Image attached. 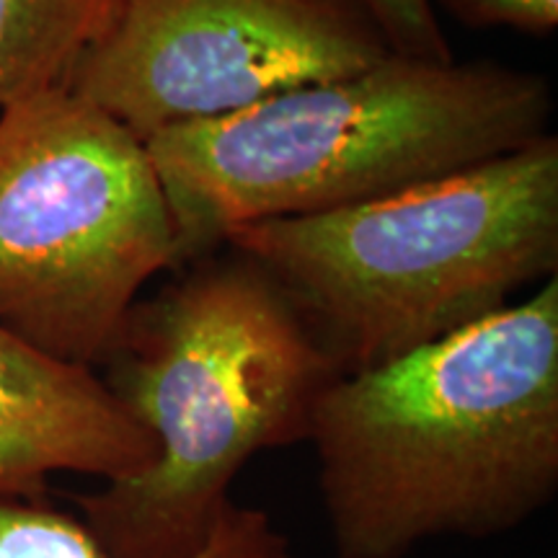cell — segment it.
Instances as JSON below:
<instances>
[{
  "label": "cell",
  "instance_id": "cell-1",
  "mask_svg": "<svg viewBox=\"0 0 558 558\" xmlns=\"http://www.w3.org/2000/svg\"><path fill=\"white\" fill-rule=\"evenodd\" d=\"M308 439L337 558H407L429 541L525 525L558 492V279L339 375Z\"/></svg>",
  "mask_w": 558,
  "mask_h": 558
},
{
  "label": "cell",
  "instance_id": "cell-2",
  "mask_svg": "<svg viewBox=\"0 0 558 558\" xmlns=\"http://www.w3.org/2000/svg\"><path fill=\"white\" fill-rule=\"evenodd\" d=\"M101 365L104 386L156 445L148 469L75 499L111 558L197 554L243 465L308 439L339 378L284 290L235 251L132 305Z\"/></svg>",
  "mask_w": 558,
  "mask_h": 558
},
{
  "label": "cell",
  "instance_id": "cell-3",
  "mask_svg": "<svg viewBox=\"0 0 558 558\" xmlns=\"http://www.w3.org/2000/svg\"><path fill=\"white\" fill-rule=\"evenodd\" d=\"M550 114L538 73L390 54L352 78L163 130L145 148L184 264L241 222L365 205L507 156L548 135Z\"/></svg>",
  "mask_w": 558,
  "mask_h": 558
},
{
  "label": "cell",
  "instance_id": "cell-4",
  "mask_svg": "<svg viewBox=\"0 0 558 558\" xmlns=\"http://www.w3.org/2000/svg\"><path fill=\"white\" fill-rule=\"evenodd\" d=\"M339 375L386 365L507 308L558 269V137L324 215L230 228Z\"/></svg>",
  "mask_w": 558,
  "mask_h": 558
},
{
  "label": "cell",
  "instance_id": "cell-5",
  "mask_svg": "<svg viewBox=\"0 0 558 558\" xmlns=\"http://www.w3.org/2000/svg\"><path fill=\"white\" fill-rule=\"evenodd\" d=\"M169 267L177 230L143 140L62 86L0 111L3 329L94 369Z\"/></svg>",
  "mask_w": 558,
  "mask_h": 558
},
{
  "label": "cell",
  "instance_id": "cell-6",
  "mask_svg": "<svg viewBox=\"0 0 558 558\" xmlns=\"http://www.w3.org/2000/svg\"><path fill=\"white\" fill-rule=\"evenodd\" d=\"M388 58L354 0H114L62 88L148 143Z\"/></svg>",
  "mask_w": 558,
  "mask_h": 558
},
{
  "label": "cell",
  "instance_id": "cell-7",
  "mask_svg": "<svg viewBox=\"0 0 558 558\" xmlns=\"http://www.w3.org/2000/svg\"><path fill=\"white\" fill-rule=\"evenodd\" d=\"M153 458L150 435L94 369L54 360L0 326V492L45 497L54 473L114 481Z\"/></svg>",
  "mask_w": 558,
  "mask_h": 558
},
{
  "label": "cell",
  "instance_id": "cell-8",
  "mask_svg": "<svg viewBox=\"0 0 558 558\" xmlns=\"http://www.w3.org/2000/svg\"><path fill=\"white\" fill-rule=\"evenodd\" d=\"M288 538L264 509L230 501L213 533L190 558H288ZM0 558H111L86 522L45 497L0 492Z\"/></svg>",
  "mask_w": 558,
  "mask_h": 558
},
{
  "label": "cell",
  "instance_id": "cell-9",
  "mask_svg": "<svg viewBox=\"0 0 558 558\" xmlns=\"http://www.w3.org/2000/svg\"><path fill=\"white\" fill-rule=\"evenodd\" d=\"M114 0H0V111L62 86Z\"/></svg>",
  "mask_w": 558,
  "mask_h": 558
},
{
  "label": "cell",
  "instance_id": "cell-10",
  "mask_svg": "<svg viewBox=\"0 0 558 558\" xmlns=\"http://www.w3.org/2000/svg\"><path fill=\"white\" fill-rule=\"evenodd\" d=\"M375 29L380 32L390 54L403 60L452 62V50L439 26L432 0H354Z\"/></svg>",
  "mask_w": 558,
  "mask_h": 558
},
{
  "label": "cell",
  "instance_id": "cell-11",
  "mask_svg": "<svg viewBox=\"0 0 558 558\" xmlns=\"http://www.w3.org/2000/svg\"><path fill=\"white\" fill-rule=\"evenodd\" d=\"M452 19L473 29L509 26L522 34H546L558 26V0H442Z\"/></svg>",
  "mask_w": 558,
  "mask_h": 558
},
{
  "label": "cell",
  "instance_id": "cell-12",
  "mask_svg": "<svg viewBox=\"0 0 558 558\" xmlns=\"http://www.w3.org/2000/svg\"><path fill=\"white\" fill-rule=\"evenodd\" d=\"M288 558H298V556H292V554H290V556H288Z\"/></svg>",
  "mask_w": 558,
  "mask_h": 558
}]
</instances>
